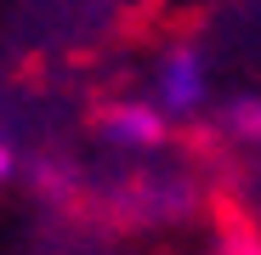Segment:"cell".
<instances>
[{"label":"cell","instance_id":"cell-1","mask_svg":"<svg viewBox=\"0 0 261 255\" xmlns=\"http://www.w3.org/2000/svg\"><path fill=\"white\" fill-rule=\"evenodd\" d=\"M165 125H182V119H199L210 102H216V74H210V57L188 40L165 46L148 68V97H142Z\"/></svg>","mask_w":261,"mask_h":255},{"label":"cell","instance_id":"cell-2","mask_svg":"<svg viewBox=\"0 0 261 255\" xmlns=\"http://www.w3.org/2000/svg\"><path fill=\"white\" fill-rule=\"evenodd\" d=\"M97 136L114 153H159L170 142V125L142 102V97H114L97 108Z\"/></svg>","mask_w":261,"mask_h":255},{"label":"cell","instance_id":"cell-3","mask_svg":"<svg viewBox=\"0 0 261 255\" xmlns=\"http://www.w3.org/2000/svg\"><path fill=\"white\" fill-rule=\"evenodd\" d=\"M222 125H227V131H233V136L250 148V142H255V97L244 91L239 102H227V108H222Z\"/></svg>","mask_w":261,"mask_h":255},{"label":"cell","instance_id":"cell-4","mask_svg":"<svg viewBox=\"0 0 261 255\" xmlns=\"http://www.w3.org/2000/svg\"><path fill=\"white\" fill-rule=\"evenodd\" d=\"M12 170H17V148H12L6 131H0V182H12Z\"/></svg>","mask_w":261,"mask_h":255}]
</instances>
